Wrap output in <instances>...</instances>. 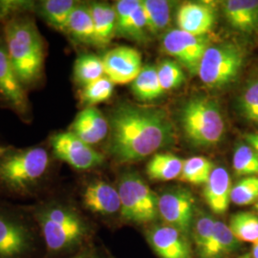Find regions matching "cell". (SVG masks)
I'll use <instances>...</instances> for the list:
<instances>
[{"label":"cell","mask_w":258,"mask_h":258,"mask_svg":"<svg viewBox=\"0 0 258 258\" xmlns=\"http://www.w3.org/2000/svg\"><path fill=\"white\" fill-rule=\"evenodd\" d=\"M89 8L95 30V46H107L116 36L117 19L114 5L106 2H90Z\"/></svg>","instance_id":"cell-20"},{"label":"cell","mask_w":258,"mask_h":258,"mask_svg":"<svg viewBox=\"0 0 258 258\" xmlns=\"http://www.w3.org/2000/svg\"><path fill=\"white\" fill-rule=\"evenodd\" d=\"M57 164L48 146L0 147V195L37 201L56 187Z\"/></svg>","instance_id":"cell-3"},{"label":"cell","mask_w":258,"mask_h":258,"mask_svg":"<svg viewBox=\"0 0 258 258\" xmlns=\"http://www.w3.org/2000/svg\"><path fill=\"white\" fill-rule=\"evenodd\" d=\"M68 131L93 147L108 137L109 123L100 109L85 107L75 117Z\"/></svg>","instance_id":"cell-17"},{"label":"cell","mask_w":258,"mask_h":258,"mask_svg":"<svg viewBox=\"0 0 258 258\" xmlns=\"http://www.w3.org/2000/svg\"><path fill=\"white\" fill-rule=\"evenodd\" d=\"M240 242L224 222L216 220L212 239L206 248L197 253L199 258H226L239 249Z\"/></svg>","instance_id":"cell-23"},{"label":"cell","mask_w":258,"mask_h":258,"mask_svg":"<svg viewBox=\"0 0 258 258\" xmlns=\"http://www.w3.org/2000/svg\"><path fill=\"white\" fill-rule=\"evenodd\" d=\"M231 189L229 171L223 166L214 167L203 191L205 201L212 212L221 215L228 211L231 201Z\"/></svg>","instance_id":"cell-18"},{"label":"cell","mask_w":258,"mask_h":258,"mask_svg":"<svg viewBox=\"0 0 258 258\" xmlns=\"http://www.w3.org/2000/svg\"><path fill=\"white\" fill-rule=\"evenodd\" d=\"M104 75L115 84L132 83L141 72L142 55L134 48L115 47L102 56Z\"/></svg>","instance_id":"cell-14"},{"label":"cell","mask_w":258,"mask_h":258,"mask_svg":"<svg viewBox=\"0 0 258 258\" xmlns=\"http://www.w3.org/2000/svg\"><path fill=\"white\" fill-rule=\"evenodd\" d=\"M250 256L252 258H258V241L256 243L252 244L251 247V251H250Z\"/></svg>","instance_id":"cell-41"},{"label":"cell","mask_w":258,"mask_h":258,"mask_svg":"<svg viewBox=\"0 0 258 258\" xmlns=\"http://www.w3.org/2000/svg\"><path fill=\"white\" fill-rule=\"evenodd\" d=\"M177 26L194 36H208L216 19V12L208 2H186L177 13Z\"/></svg>","instance_id":"cell-16"},{"label":"cell","mask_w":258,"mask_h":258,"mask_svg":"<svg viewBox=\"0 0 258 258\" xmlns=\"http://www.w3.org/2000/svg\"><path fill=\"white\" fill-rule=\"evenodd\" d=\"M232 166L237 176L258 175V152L249 145H240L233 154Z\"/></svg>","instance_id":"cell-31"},{"label":"cell","mask_w":258,"mask_h":258,"mask_svg":"<svg viewBox=\"0 0 258 258\" xmlns=\"http://www.w3.org/2000/svg\"><path fill=\"white\" fill-rule=\"evenodd\" d=\"M231 232L239 242L254 244L258 241V215L251 212H238L231 216Z\"/></svg>","instance_id":"cell-30"},{"label":"cell","mask_w":258,"mask_h":258,"mask_svg":"<svg viewBox=\"0 0 258 258\" xmlns=\"http://www.w3.org/2000/svg\"><path fill=\"white\" fill-rule=\"evenodd\" d=\"M102 57L94 54L80 55L74 63L73 78L75 83L81 87L104 77Z\"/></svg>","instance_id":"cell-27"},{"label":"cell","mask_w":258,"mask_h":258,"mask_svg":"<svg viewBox=\"0 0 258 258\" xmlns=\"http://www.w3.org/2000/svg\"><path fill=\"white\" fill-rule=\"evenodd\" d=\"M115 83L104 76L101 79L89 83L81 88L79 96L80 102L85 107H95V105L107 102L114 91Z\"/></svg>","instance_id":"cell-29"},{"label":"cell","mask_w":258,"mask_h":258,"mask_svg":"<svg viewBox=\"0 0 258 258\" xmlns=\"http://www.w3.org/2000/svg\"><path fill=\"white\" fill-rule=\"evenodd\" d=\"M231 202L249 206L258 202V175L244 177L231 189Z\"/></svg>","instance_id":"cell-34"},{"label":"cell","mask_w":258,"mask_h":258,"mask_svg":"<svg viewBox=\"0 0 258 258\" xmlns=\"http://www.w3.org/2000/svg\"><path fill=\"white\" fill-rule=\"evenodd\" d=\"M0 100L20 120L31 122L33 113L27 89L19 81L10 60L2 27L0 28Z\"/></svg>","instance_id":"cell-10"},{"label":"cell","mask_w":258,"mask_h":258,"mask_svg":"<svg viewBox=\"0 0 258 258\" xmlns=\"http://www.w3.org/2000/svg\"><path fill=\"white\" fill-rule=\"evenodd\" d=\"M245 51L233 42H223L207 49L198 70L202 83L212 88H223L233 83L244 64Z\"/></svg>","instance_id":"cell-8"},{"label":"cell","mask_w":258,"mask_h":258,"mask_svg":"<svg viewBox=\"0 0 258 258\" xmlns=\"http://www.w3.org/2000/svg\"><path fill=\"white\" fill-rule=\"evenodd\" d=\"M184 160L172 153H157L147 166V173L154 181H171L179 178Z\"/></svg>","instance_id":"cell-24"},{"label":"cell","mask_w":258,"mask_h":258,"mask_svg":"<svg viewBox=\"0 0 258 258\" xmlns=\"http://www.w3.org/2000/svg\"><path fill=\"white\" fill-rule=\"evenodd\" d=\"M44 256V242L27 205L0 199V258Z\"/></svg>","instance_id":"cell-5"},{"label":"cell","mask_w":258,"mask_h":258,"mask_svg":"<svg viewBox=\"0 0 258 258\" xmlns=\"http://www.w3.org/2000/svg\"><path fill=\"white\" fill-rule=\"evenodd\" d=\"M148 243L160 258H192L189 238L166 224L154 225L147 232Z\"/></svg>","instance_id":"cell-15"},{"label":"cell","mask_w":258,"mask_h":258,"mask_svg":"<svg viewBox=\"0 0 258 258\" xmlns=\"http://www.w3.org/2000/svg\"><path fill=\"white\" fill-rule=\"evenodd\" d=\"M141 5L140 0H119L114 4L117 19L116 33L123 27V25L130 19L133 12Z\"/></svg>","instance_id":"cell-38"},{"label":"cell","mask_w":258,"mask_h":258,"mask_svg":"<svg viewBox=\"0 0 258 258\" xmlns=\"http://www.w3.org/2000/svg\"><path fill=\"white\" fill-rule=\"evenodd\" d=\"M62 33L76 43L95 45V30L89 4L79 2Z\"/></svg>","instance_id":"cell-21"},{"label":"cell","mask_w":258,"mask_h":258,"mask_svg":"<svg viewBox=\"0 0 258 258\" xmlns=\"http://www.w3.org/2000/svg\"><path fill=\"white\" fill-rule=\"evenodd\" d=\"M79 2L75 0H40L36 1L35 15L38 16L50 27L63 32Z\"/></svg>","instance_id":"cell-22"},{"label":"cell","mask_w":258,"mask_h":258,"mask_svg":"<svg viewBox=\"0 0 258 258\" xmlns=\"http://www.w3.org/2000/svg\"><path fill=\"white\" fill-rule=\"evenodd\" d=\"M10 60L19 81L29 90L44 81L45 41L34 14L9 19L2 25Z\"/></svg>","instance_id":"cell-4"},{"label":"cell","mask_w":258,"mask_h":258,"mask_svg":"<svg viewBox=\"0 0 258 258\" xmlns=\"http://www.w3.org/2000/svg\"><path fill=\"white\" fill-rule=\"evenodd\" d=\"M180 122L188 142L196 148L216 147L225 135L226 124L218 102L198 95L184 102Z\"/></svg>","instance_id":"cell-6"},{"label":"cell","mask_w":258,"mask_h":258,"mask_svg":"<svg viewBox=\"0 0 258 258\" xmlns=\"http://www.w3.org/2000/svg\"><path fill=\"white\" fill-rule=\"evenodd\" d=\"M240 113L246 120L258 123V78L252 80L240 95Z\"/></svg>","instance_id":"cell-35"},{"label":"cell","mask_w":258,"mask_h":258,"mask_svg":"<svg viewBox=\"0 0 258 258\" xmlns=\"http://www.w3.org/2000/svg\"><path fill=\"white\" fill-rule=\"evenodd\" d=\"M48 148L58 163H65L78 171L96 169L105 162L103 153L68 130L52 133L48 140Z\"/></svg>","instance_id":"cell-9"},{"label":"cell","mask_w":258,"mask_h":258,"mask_svg":"<svg viewBox=\"0 0 258 258\" xmlns=\"http://www.w3.org/2000/svg\"><path fill=\"white\" fill-rule=\"evenodd\" d=\"M247 145L250 146L258 152V133H248L245 135Z\"/></svg>","instance_id":"cell-40"},{"label":"cell","mask_w":258,"mask_h":258,"mask_svg":"<svg viewBox=\"0 0 258 258\" xmlns=\"http://www.w3.org/2000/svg\"><path fill=\"white\" fill-rule=\"evenodd\" d=\"M239 258H252L250 256V254L249 253H247V254H243V255H241Z\"/></svg>","instance_id":"cell-42"},{"label":"cell","mask_w":258,"mask_h":258,"mask_svg":"<svg viewBox=\"0 0 258 258\" xmlns=\"http://www.w3.org/2000/svg\"><path fill=\"white\" fill-rule=\"evenodd\" d=\"M148 31L147 20L144 15L142 4L133 12L130 19L123 25V27L116 33V36L126 37L128 39H134L142 41L146 39V34Z\"/></svg>","instance_id":"cell-36"},{"label":"cell","mask_w":258,"mask_h":258,"mask_svg":"<svg viewBox=\"0 0 258 258\" xmlns=\"http://www.w3.org/2000/svg\"><path fill=\"white\" fill-rule=\"evenodd\" d=\"M215 166L211 160L203 156L190 157L184 160L180 181L187 184L200 185L209 181Z\"/></svg>","instance_id":"cell-28"},{"label":"cell","mask_w":258,"mask_h":258,"mask_svg":"<svg viewBox=\"0 0 258 258\" xmlns=\"http://www.w3.org/2000/svg\"><path fill=\"white\" fill-rule=\"evenodd\" d=\"M157 73L164 92L180 87L185 81L183 67L176 60L166 59L157 66Z\"/></svg>","instance_id":"cell-33"},{"label":"cell","mask_w":258,"mask_h":258,"mask_svg":"<svg viewBox=\"0 0 258 258\" xmlns=\"http://www.w3.org/2000/svg\"><path fill=\"white\" fill-rule=\"evenodd\" d=\"M106 152L120 165L142 161L175 139L174 125L166 110L120 102L107 117Z\"/></svg>","instance_id":"cell-1"},{"label":"cell","mask_w":258,"mask_h":258,"mask_svg":"<svg viewBox=\"0 0 258 258\" xmlns=\"http://www.w3.org/2000/svg\"><path fill=\"white\" fill-rule=\"evenodd\" d=\"M66 258H114L105 250L95 244L89 245Z\"/></svg>","instance_id":"cell-39"},{"label":"cell","mask_w":258,"mask_h":258,"mask_svg":"<svg viewBox=\"0 0 258 258\" xmlns=\"http://www.w3.org/2000/svg\"><path fill=\"white\" fill-rule=\"evenodd\" d=\"M141 4L148 32L153 35L161 34L170 21L171 3L166 0H143Z\"/></svg>","instance_id":"cell-26"},{"label":"cell","mask_w":258,"mask_h":258,"mask_svg":"<svg viewBox=\"0 0 258 258\" xmlns=\"http://www.w3.org/2000/svg\"><path fill=\"white\" fill-rule=\"evenodd\" d=\"M82 209L102 220L119 217L120 194L116 184L100 177H93L83 182L80 190Z\"/></svg>","instance_id":"cell-11"},{"label":"cell","mask_w":258,"mask_h":258,"mask_svg":"<svg viewBox=\"0 0 258 258\" xmlns=\"http://www.w3.org/2000/svg\"><path fill=\"white\" fill-rule=\"evenodd\" d=\"M131 90L136 99L141 102H151L164 95L159 82L157 66H143L141 72L132 82Z\"/></svg>","instance_id":"cell-25"},{"label":"cell","mask_w":258,"mask_h":258,"mask_svg":"<svg viewBox=\"0 0 258 258\" xmlns=\"http://www.w3.org/2000/svg\"><path fill=\"white\" fill-rule=\"evenodd\" d=\"M162 44L167 55L174 57L190 74L197 75L201 60L212 42L208 36H194L174 29L166 33Z\"/></svg>","instance_id":"cell-13"},{"label":"cell","mask_w":258,"mask_h":258,"mask_svg":"<svg viewBox=\"0 0 258 258\" xmlns=\"http://www.w3.org/2000/svg\"><path fill=\"white\" fill-rule=\"evenodd\" d=\"M215 221L212 215L207 212H196L191 230V238L196 254L203 250L212 239Z\"/></svg>","instance_id":"cell-32"},{"label":"cell","mask_w":258,"mask_h":258,"mask_svg":"<svg viewBox=\"0 0 258 258\" xmlns=\"http://www.w3.org/2000/svg\"><path fill=\"white\" fill-rule=\"evenodd\" d=\"M36 1L29 0H0V24L25 14L35 15Z\"/></svg>","instance_id":"cell-37"},{"label":"cell","mask_w":258,"mask_h":258,"mask_svg":"<svg viewBox=\"0 0 258 258\" xmlns=\"http://www.w3.org/2000/svg\"><path fill=\"white\" fill-rule=\"evenodd\" d=\"M158 211L166 225L189 238L196 215V203L190 190L184 187L167 189L159 195Z\"/></svg>","instance_id":"cell-12"},{"label":"cell","mask_w":258,"mask_h":258,"mask_svg":"<svg viewBox=\"0 0 258 258\" xmlns=\"http://www.w3.org/2000/svg\"><path fill=\"white\" fill-rule=\"evenodd\" d=\"M116 185L120 194L121 221L145 225L156 220L159 196L141 176L133 171H123Z\"/></svg>","instance_id":"cell-7"},{"label":"cell","mask_w":258,"mask_h":258,"mask_svg":"<svg viewBox=\"0 0 258 258\" xmlns=\"http://www.w3.org/2000/svg\"><path fill=\"white\" fill-rule=\"evenodd\" d=\"M224 15L232 29L243 34L258 32V0H228L223 3Z\"/></svg>","instance_id":"cell-19"},{"label":"cell","mask_w":258,"mask_h":258,"mask_svg":"<svg viewBox=\"0 0 258 258\" xmlns=\"http://www.w3.org/2000/svg\"><path fill=\"white\" fill-rule=\"evenodd\" d=\"M27 206L44 242V258L68 257L94 244L92 222L57 186Z\"/></svg>","instance_id":"cell-2"},{"label":"cell","mask_w":258,"mask_h":258,"mask_svg":"<svg viewBox=\"0 0 258 258\" xmlns=\"http://www.w3.org/2000/svg\"><path fill=\"white\" fill-rule=\"evenodd\" d=\"M255 211H256V212H257L258 214V202L257 203L255 204Z\"/></svg>","instance_id":"cell-43"}]
</instances>
